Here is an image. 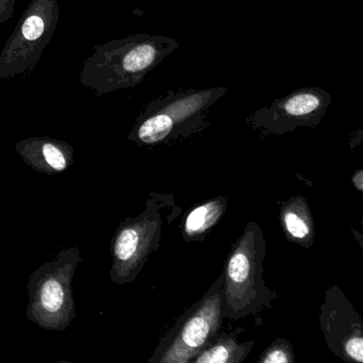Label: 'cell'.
<instances>
[{
  "mask_svg": "<svg viewBox=\"0 0 363 363\" xmlns=\"http://www.w3.org/2000/svg\"><path fill=\"white\" fill-rule=\"evenodd\" d=\"M178 48L174 38L147 33L96 45L92 56L84 60L80 82L99 97L135 88Z\"/></svg>",
  "mask_w": 363,
  "mask_h": 363,
  "instance_id": "obj_1",
  "label": "cell"
},
{
  "mask_svg": "<svg viewBox=\"0 0 363 363\" xmlns=\"http://www.w3.org/2000/svg\"><path fill=\"white\" fill-rule=\"evenodd\" d=\"M82 261L79 247L72 246L31 273L27 284L29 320L42 329L67 330L77 316L73 279Z\"/></svg>",
  "mask_w": 363,
  "mask_h": 363,
  "instance_id": "obj_2",
  "label": "cell"
},
{
  "mask_svg": "<svg viewBox=\"0 0 363 363\" xmlns=\"http://www.w3.org/2000/svg\"><path fill=\"white\" fill-rule=\"evenodd\" d=\"M226 93L225 86L171 91L148 105L129 139L143 144L159 143L182 129L192 128L201 122L203 112Z\"/></svg>",
  "mask_w": 363,
  "mask_h": 363,
  "instance_id": "obj_3",
  "label": "cell"
},
{
  "mask_svg": "<svg viewBox=\"0 0 363 363\" xmlns=\"http://www.w3.org/2000/svg\"><path fill=\"white\" fill-rule=\"evenodd\" d=\"M59 18L58 0H31L0 54V79L16 77L39 63Z\"/></svg>",
  "mask_w": 363,
  "mask_h": 363,
  "instance_id": "obj_4",
  "label": "cell"
},
{
  "mask_svg": "<svg viewBox=\"0 0 363 363\" xmlns=\"http://www.w3.org/2000/svg\"><path fill=\"white\" fill-rule=\"evenodd\" d=\"M157 231L158 224L150 211L127 218L118 226L111 244L110 278L114 284L135 280L152 250Z\"/></svg>",
  "mask_w": 363,
  "mask_h": 363,
  "instance_id": "obj_5",
  "label": "cell"
},
{
  "mask_svg": "<svg viewBox=\"0 0 363 363\" xmlns=\"http://www.w3.org/2000/svg\"><path fill=\"white\" fill-rule=\"evenodd\" d=\"M330 103V94L326 91L316 86L301 88L259 110L254 118L276 131L289 130L298 125L311 126L320 122Z\"/></svg>",
  "mask_w": 363,
  "mask_h": 363,
  "instance_id": "obj_6",
  "label": "cell"
},
{
  "mask_svg": "<svg viewBox=\"0 0 363 363\" xmlns=\"http://www.w3.org/2000/svg\"><path fill=\"white\" fill-rule=\"evenodd\" d=\"M220 293L206 299L180 327L171 348L160 359L161 362H186L190 361L210 337L220 323Z\"/></svg>",
  "mask_w": 363,
  "mask_h": 363,
  "instance_id": "obj_7",
  "label": "cell"
},
{
  "mask_svg": "<svg viewBox=\"0 0 363 363\" xmlns=\"http://www.w3.org/2000/svg\"><path fill=\"white\" fill-rule=\"evenodd\" d=\"M16 150L27 165L45 175H58L74 163L73 146L52 138L22 140L16 143Z\"/></svg>",
  "mask_w": 363,
  "mask_h": 363,
  "instance_id": "obj_8",
  "label": "cell"
},
{
  "mask_svg": "<svg viewBox=\"0 0 363 363\" xmlns=\"http://www.w3.org/2000/svg\"><path fill=\"white\" fill-rule=\"evenodd\" d=\"M247 244H241L229 259L227 267V282L228 295L230 299L244 297L247 295L256 280L257 264Z\"/></svg>",
  "mask_w": 363,
  "mask_h": 363,
  "instance_id": "obj_9",
  "label": "cell"
},
{
  "mask_svg": "<svg viewBox=\"0 0 363 363\" xmlns=\"http://www.w3.org/2000/svg\"><path fill=\"white\" fill-rule=\"evenodd\" d=\"M218 216V203H207L193 210L186 222V231L189 235L201 233L211 226Z\"/></svg>",
  "mask_w": 363,
  "mask_h": 363,
  "instance_id": "obj_10",
  "label": "cell"
},
{
  "mask_svg": "<svg viewBox=\"0 0 363 363\" xmlns=\"http://www.w3.org/2000/svg\"><path fill=\"white\" fill-rule=\"evenodd\" d=\"M284 223L288 233L295 239L303 240L311 233L310 222L298 210L288 209L284 213Z\"/></svg>",
  "mask_w": 363,
  "mask_h": 363,
  "instance_id": "obj_11",
  "label": "cell"
},
{
  "mask_svg": "<svg viewBox=\"0 0 363 363\" xmlns=\"http://www.w3.org/2000/svg\"><path fill=\"white\" fill-rule=\"evenodd\" d=\"M233 347L227 343H220L213 347L209 348L206 352H201L195 362L197 363H225L229 361H233L231 359L233 356Z\"/></svg>",
  "mask_w": 363,
  "mask_h": 363,
  "instance_id": "obj_12",
  "label": "cell"
},
{
  "mask_svg": "<svg viewBox=\"0 0 363 363\" xmlns=\"http://www.w3.org/2000/svg\"><path fill=\"white\" fill-rule=\"evenodd\" d=\"M290 360L288 352L282 348H273L265 354L264 358L261 359L262 362L267 363H286Z\"/></svg>",
  "mask_w": 363,
  "mask_h": 363,
  "instance_id": "obj_13",
  "label": "cell"
},
{
  "mask_svg": "<svg viewBox=\"0 0 363 363\" xmlns=\"http://www.w3.org/2000/svg\"><path fill=\"white\" fill-rule=\"evenodd\" d=\"M16 0H0V24L9 21L13 16Z\"/></svg>",
  "mask_w": 363,
  "mask_h": 363,
  "instance_id": "obj_14",
  "label": "cell"
},
{
  "mask_svg": "<svg viewBox=\"0 0 363 363\" xmlns=\"http://www.w3.org/2000/svg\"><path fill=\"white\" fill-rule=\"evenodd\" d=\"M356 177L358 178V184H357V186H358L359 190H362V172L359 171L358 175H357ZM354 182H356V179H354Z\"/></svg>",
  "mask_w": 363,
  "mask_h": 363,
  "instance_id": "obj_15",
  "label": "cell"
}]
</instances>
